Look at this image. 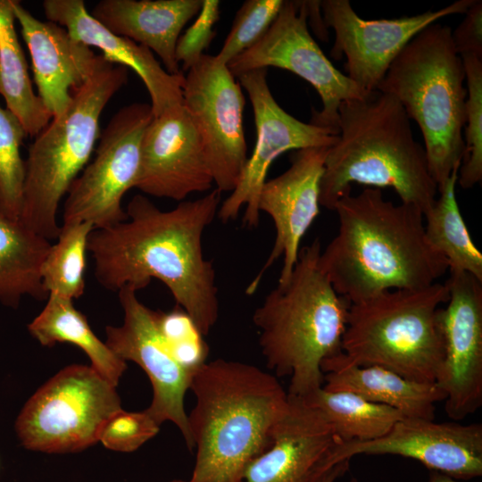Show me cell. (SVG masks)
I'll list each match as a JSON object with an SVG mask.
<instances>
[{
  "mask_svg": "<svg viewBox=\"0 0 482 482\" xmlns=\"http://www.w3.org/2000/svg\"><path fill=\"white\" fill-rule=\"evenodd\" d=\"M220 196L215 188L163 211L148 197L134 195L127 220L89 236L87 252L98 283L112 292L125 286L138 291L156 278L199 332L208 335L219 317V299L215 270L204 254L202 239Z\"/></svg>",
  "mask_w": 482,
  "mask_h": 482,
  "instance_id": "1",
  "label": "cell"
},
{
  "mask_svg": "<svg viewBox=\"0 0 482 482\" xmlns=\"http://www.w3.org/2000/svg\"><path fill=\"white\" fill-rule=\"evenodd\" d=\"M337 234L320 254L336 292L350 303L382 292L428 287L445 274V258L428 242L424 215L367 187L334 205Z\"/></svg>",
  "mask_w": 482,
  "mask_h": 482,
  "instance_id": "2",
  "label": "cell"
},
{
  "mask_svg": "<svg viewBox=\"0 0 482 482\" xmlns=\"http://www.w3.org/2000/svg\"><path fill=\"white\" fill-rule=\"evenodd\" d=\"M187 414L196 450L187 482H244L248 466L271 445L289 397L277 377L252 364L216 359L192 375Z\"/></svg>",
  "mask_w": 482,
  "mask_h": 482,
  "instance_id": "3",
  "label": "cell"
},
{
  "mask_svg": "<svg viewBox=\"0 0 482 482\" xmlns=\"http://www.w3.org/2000/svg\"><path fill=\"white\" fill-rule=\"evenodd\" d=\"M338 138L329 147L320 184V205L332 210L352 185L393 188L401 203L423 215L438 188L410 118L391 95L375 90L341 103Z\"/></svg>",
  "mask_w": 482,
  "mask_h": 482,
  "instance_id": "4",
  "label": "cell"
},
{
  "mask_svg": "<svg viewBox=\"0 0 482 482\" xmlns=\"http://www.w3.org/2000/svg\"><path fill=\"white\" fill-rule=\"evenodd\" d=\"M320 252L319 239L301 248L289 278L253 314L267 367L289 377L287 394L298 399L323 386L322 362L341 352L350 306L321 270Z\"/></svg>",
  "mask_w": 482,
  "mask_h": 482,
  "instance_id": "5",
  "label": "cell"
},
{
  "mask_svg": "<svg viewBox=\"0 0 482 482\" xmlns=\"http://www.w3.org/2000/svg\"><path fill=\"white\" fill-rule=\"evenodd\" d=\"M464 81L452 29L433 22L407 43L377 89L393 96L418 124L437 188L460 169L464 155Z\"/></svg>",
  "mask_w": 482,
  "mask_h": 482,
  "instance_id": "6",
  "label": "cell"
},
{
  "mask_svg": "<svg viewBox=\"0 0 482 482\" xmlns=\"http://www.w3.org/2000/svg\"><path fill=\"white\" fill-rule=\"evenodd\" d=\"M449 299L445 283L395 289L350 303L341 352L331 365H378L407 378L436 383L444 354L438 309Z\"/></svg>",
  "mask_w": 482,
  "mask_h": 482,
  "instance_id": "7",
  "label": "cell"
},
{
  "mask_svg": "<svg viewBox=\"0 0 482 482\" xmlns=\"http://www.w3.org/2000/svg\"><path fill=\"white\" fill-rule=\"evenodd\" d=\"M128 78V68L98 54L87 80L71 91L65 113L52 119L29 147L21 220L49 241L60 233V203L88 163L99 138L101 114Z\"/></svg>",
  "mask_w": 482,
  "mask_h": 482,
  "instance_id": "8",
  "label": "cell"
},
{
  "mask_svg": "<svg viewBox=\"0 0 482 482\" xmlns=\"http://www.w3.org/2000/svg\"><path fill=\"white\" fill-rule=\"evenodd\" d=\"M120 409L115 386L91 365L71 364L28 400L15 428L29 450L75 453L97 443L102 427Z\"/></svg>",
  "mask_w": 482,
  "mask_h": 482,
  "instance_id": "9",
  "label": "cell"
},
{
  "mask_svg": "<svg viewBox=\"0 0 482 482\" xmlns=\"http://www.w3.org/2000/svg\"><path fill=\"white\" fill-rule=\"evenodd\" d=\"M153 118L145 103L129 104L114 113L100 133L94 159L65 195L62 224L89 222L103 229L127 220L121 200L136 186L142 138Z\"/></svg>",
  "mask_w": 482,
  "mask_h": 482,
  "instance_id": "10",
  "label": "cell"
},
{
  "mask_svg": "<svg viewBox=\"0 0 482 482\" xmlns=\"http://www.w3.org/2000/svg\"><path fill=\"white\" fill-rule=\"evenodd\" d=\"M307 20L305 1H284L264 37L227 67L235 78L269 67L284 69L301 77L316 89L322 103L320 111H312L311 123L339 134L341 103L362 98L369 93L362 90L327 58L310 34Z\"/></svg>",
  "mask_w": 482,
  "mask_h": 482,
  "instance_id": "11",
  "label": "cell"
},
{
  "mask_svg": "<svg viewBox=\"0 0 482 482\" xmlns=\"http://www.w3.org/2000/svg\"><path fill=\"white\" fill-rule=\"evenodd\" d=\"M183 105L201 137L213 184L231 193L246 164L242 87L227 65L204 54L184 75Z\"/></svg>",
  "mask_w": 482,
  "mask_h": 482,
  "instance_id": "12",
  "label": "cell"
},
{
  "mask_svg": "<svg viewBox=\"0 0 482 482\" xmlns=\"http://www.w3.org/2000/svg\"><path fill=\"white\" fill-rule=\"evenodd\" d=\"M266 75L267 69H258L237 77L253 106L256 142L238 184L219 207L217 215L223 223L236 220L245 207L244 225L256 228L259 195L272 162L287 151L332 146L338 138L331 129L304 123L282 109L271 94Z\"/></svg>",
  "mask_w": 482,
  "mask_h": 482,
  "instance_id": "13",
  "label": "cell"
},
{
  "mask_svg": "<svg viewBox=\"0 0 482 482\" xmlns=\"http://www.w3.org/2000/svg\"><path fill=\"white\" fill-rule=\"evenodd\" d=\"M473 0H458L437 11L395 19L365 20L348 0L320 1L326 28L335 31L330 55L345 56L346 76L362 90L378 89L389 66L407 43L437 20L465 13Z\"/></svg>",
  "mask_w": 482,
  "mask_h": 482,
  "instance_id": "14",
  "label": "cell"
},
{
  "mask_svg": "<svg viewBox=\"0 0 482 482\" xmlns=\"http://www.w3.org/2000/svg\"><path fill=\"white\" fill-rule=\"evenodd\" d=\"M137 292L129 286L118 291L123 322L106 327L105 344L117 357L134 362L146 373L153 387L146 412L160 426L164 421L175 424L193 450L184 403L192 374L174 358L158 328L156 312L145 306Z\"/></svg>",
  "mask_w": 482,
  "mask_h": 482,
  "instance_id": "15",
  "label": "cell"
},
{
  "mask_svg": "<svg viewBox=\"0 0 482 482\" xmlns=\"http://www.w3.org/2000/svg\"><path fill=\"white\" fill-rule=\"evenodd\" d=\"M449 299L438 309L444 354L436 384L445 394V411L461 420L482 405V282L450 270Z\"/></svg>",
  "mask_w": 482,
  "mask_h": 482,
  "instance_id": "16",
  "label": "cell"
},
{
  "mask_svg": "<svg viewBox=\"0 0 482 482\" xmlns=\"http://www.w3.org/2000/svg\"><path fill=\"white\" fill-rule=\"evenodd\" d=\"M360 454L411 458L429 470L470 480L482 476V424L404 417L380 438L339 443L332 461L337 464Z\"/></svg>",
  "mask_w": 482,
  "mask_h": 482,
  "instance_id": "17",
  "label": "cell"
},
{
  "mask_svg": "<svg viewBox=\"0 0 482 482\" xmlns=\"http://www.w3.org/2000/svg\"><path fill=\"white\" fill-rule=\"evenodd\" d=\"M212 185L201 137L183 103L154 117L142 138L135 187L152 196L183 201Z\"/></svg>",
  "mask_w": 482,
  "mask_h": 482,
  "instance_id": "18",
  "label": "cell"
},
{
  "mask_svg": "<svg viewBox=\"0 0 482 482\" xmlns=\"http://www.w3.org/2000/svg\"><path fill=\"white\" fill-rule=\"evenodd\" d=\"M329 147L296 150L291 156L290 167L263 184L259 211L272 219L275 239L264 265L246 287V294L257 290L264 273L280 257L283 265L278 282H285L292 273L301 240L320 213V184Z\"/></svg>",
  "mask_w": 482,
  "mask_h": 482,
  "instance_id": "19",
  "label": "cell"
},
{
  "mask_svg": "<svg viewBox=\"0 0 482 482\" xmlns=\"http://www.w3.org/2000/svg\"><path fill=\"white\" fill-rule=\"evenodd\" d=\"M289 404L270 446L246 469L244 482H322L341 443L323 414L303 400Z\"/></svg>",
  "mask_w": 482,
  "mask_h": 482,
  "instance_id": "20",
  "label": "cell"
},
{
  "mask_svg": "<svg viewBox=\"0 0 482 482\" xmlns=\"http://www.w3.org/2000/svg\"><path fill=\"white\" fill-rule=\"evenodd\" d=\"M12 6L31 58L37 96L57 119L71 105V91L88 78L98 54L58 23L36 18L20 1L12 0Z\"/></svg>",
  "mask_w": 482,
  "mask_h": 482,
  "instance_id": "21",
  "label": "cell"
},
{
  "mask_svg": "<svg viewBox=\"0 0 482 482\" xmlns=\"http://www.w3.org/2000/svg\"><path fill=\"white\" fill-rule=\"evenodd\" d=\"M42 5L46 19L74 39L97 47L108 62L132 69L150 96L154 117L183 103L184 74H170L150 49L111 32L88 12L83 0H45Z\"/></svg>",
  "mask_w": 482,
  "mask_h": 482,
  "instance_id": "22",
  "label": "cell"
},
{
  "mask_svg": "<svg viewBox=\"0 0 482 482\" xmlns=\"http://www.w3.org/2000/svg\"><path fill=\"white\" fill-rule=\"evenodd\" d=\"M203 0H102L90 14L107 29L155 53L171 75L183 72L176 60V45L185 25Z\"/></svg>",
  "mask_w": 482,
  "mask_h": 482,
  "instance_id": "23",
  "label": "cell"
},
{
  "mask_svg": "<svg viewBox=\"0 0 482 482\" xmlns=\"http://www.w3.org/2000/svg\"><path fill=\"white\" fill-rule=\"evenodd\" d=\"M323 388L351 391L372 403L400 411L405 418L435 420L436 403L445 394L436 383L407 378L378 365H331L322 368Z\"/></svg>",
  "mask_w": 482,
  "mask_h": 482,
  "instance_id": "24",
  "label": "cell"
},
{
  "mask_svg": "<svg viewBox=\"0 0 482 482\" xmlns=\"http://www.w3.org/2000/svg\"><path fill=\"white\" fill-rule=\"evenodd\" d=\"M51 241L0 212V303L17 308L24 296L46 300L41 268Z\"/></svg>",
  "mask_w": 482,
  "mask_h": 482,
  "instance_id": "25",
  "label": "cell"
},
{
  "mask_svg": "<svg viewBox=\"0 0 482 482\" xmlns=\"http://www.w3.org/2000/svg\"><path fill=\"white\" fill-rule=\"evenodd\" d=\"M30 335L44 346L70 343L83 350L91 366L117 386L127 369L126 362L117 357L93 332L86 316L73 301L48 295L40 313L28 325Z\"/></svg>",
  "mask_w": 482,
  "mask_h": 482,
  "instance_id": "26",
  "label": "cell"
},
{
  "mask_svg": "<svg viewBox=\"0 0 482 482\" xmlns=\"http://www.w3.org/2000/svg\"><path fill=\"white\" fill-rule=\"evenodd\" d=\"M15 21L12 0H0V95L27 136L35 137L53 117L33 90Z\"/></svg>",
  "mask_w": 482,
  "mask_h": 482,
  "instance_id": "27",
  "label": "cell"
},
{
  "mask_svg": "<svg viewBox=\"0 0 482 482\" xmlns=\"http://www.w3.org/2000/svg\"><path fill=\"white\" fill-rule=\"evenodd\" d=\"M459 169L438 187L439 195L424 214L429 245L448 262V270L465 271L482 282V253L475 245L456 199Z\"/></svg>",
  "mask_w": 482,
  "mask_h": 482,
  "instance_id": "28",
  "label": "cell"
},
{
  "mask_svg": "<svg viewBox=\"0 0 482 482\" xmlns=\"http://www.w3.org/2000/svg\"><path fill=\"white\" fill-rule=\"evenodd\" d=\"M302 400L323 414L341 443L380 438L404 418L395 409L372 403L351 391L320 387Z\"/></svg>",
  "mask_w": 482,
  "mask_h": 482,
  "instance_id": "29",
  "label": "cell"
},
{
  "mask_svg": "<svg viewBox=\"0 0 482 482\" xmlns=\"http://www.w3.org/2000/svg\"><path fill=\"white\" fill-rule=\"evenodd\" d=\"M94 227L89 222L62 224L58 237L41 268L43 287L47 295L71 300L85 291V270L88 238Z\"/></svg>",
  "mask_w": 482,
  "mask_h": 482,
  "instance_id": "30",
  "label": "cell"
},
{
  "mask_svg": "<svg viewBox=\"0 0 482 482\" xmlns=\"http://www.w3.org/2000/svg\"><path fill=\"white\" fill-rule=\"evenodd\" d=\"M460 56L465 72L467 97L463 134L465 151L457 183L468 189L482 180V58L470 54Z\"/></svg>",
  "mask_w": 482,
  "mask_h": 482,
  "instance_id": "31",
  "label": "cell"
},
{
  "mask_svg": "<svg viewBox=\"0 0 482 482\" xmlns=\"http://www.w3.org/2000/svg\"><path fill=\"white\" fill-rule=\"evenodd\" d=\"M27 136L17 117L0 105V212L21 220L25 161L21 154Z\"/></svg>",
  "mask_w": 482,
  "mask_h": 482,
  "instance_id": "32",
  "label": "cell"
},
{
  "mask_svg": "<svg viewBox=\"0 0 482 482\" xmlns=\"http://www.w3.org/2000/svg\"><path fill=\"white\" fill-rule=\"evenodd\" d=\"M283 0H246L235 15L231 29L215 59L228 65L257 44L276 20Z\"/></svg>",
  "mask_w": 482,
  "mask_h": 482,
  "instance_id": "33",
  "label": "cell"
},
{
  "mask_svg": "<svg viewBox=\"0 0 482 482\" xmlns=\"http://www.w3.org/2000/svg\"><path fill=\"white\" fill-rule=\"evenodd\" d=\"M158 328L177 362L192 375L206 362L208 347L203 335L189 317L179 309L156 312Z\"/></svg>",
  "mask_w": 482,
  "mask_h": 482,
  "instance_id": "34",
  "label": "cell"
},
{
  "mask_svg": "<svg viewBox=\"0 0 482 482\" xmlns=\"http://www.w3.org/2000/svg\"><path fill=\"white\" fill-rule=\"evenodd\" d=\"M160 425L146 412L115 411L104 424L98 436L106 448L122 453L137 450L154 437Z\"/></svg>",
  "mask_w": 482,
  "mask_h": 482,
  "instance_id": "35",
  "label": "cell"
},
{
  "mask_svg": "<svg viewBox=\"0 0 482 482\" xmlns=\"http://www.w3.org/2000/svg\"><path fill=\"white\" fill-rule=\"evenodd\" d=\"M220 6L218 0H203L195 21L179 36L175 54L183 71L187 72L199 62L213 40L216 35L213 27L220 19Z\"/></svg>",
  "mask_w": 482,
  "mask_h": 482,
  "instance_id": "36",
  "label": "cell"
},
{
  "mask_svg": "<svg viewBox=\"0 0 482 482\" xmlns=\"http://www.w3.org/2000/svg\"><path fill=\"white\" fill-rule=\"evenodd\" d=\"M464 14L452 30L453 47L459 55L470 54L482 58V1L473 0Z\"/></svg>",
  "mask_w": 482,
  "mask_h": 482,
  "instance_id": "37",
  "label": "cell"
},
{
  "mask_svg": "<svg viewBox=\"0 0 482 482\" xmlns=\"http://www.w3.org/2000/svg\"><path fill=\"white\" fill-rule=\"evenodd\" d=\"M307 7L308 19H310L313 29H315L317 35L325 39L327 36L326 26L323 21L321 10H320V1H305Z\"/></svg>",
  "mask_w": 482,
  "mask_h": 482,
  "instance_id": "38",
  "label": "cell"
},
{
  "mask_svg": "<svg viewBox=\"0 0 482 482\" xmlns=\"http://www.w3.org/2000/svg\"><path fill=\"white\" fill-rule=\"evenodd\" d=\"M349 469V460H345L336 464L327 474L322 482H335L339 477L343 476ZM351 482H358L354 478Z\"/></svg>",
  "mask_w": 482,
  "mask_h": 482,
  "instance_id": "39",
  "label": "cell"
},
{
  "mask_svg": "<svg viewBox=\"0 0 482 482\" xmlns=\"http://www.w3.org/2000/svg\"><path fill=\"white\" fill-rule=\"evenodd\" d=\"M428 482H465V481L457 480L445 474H443L435 470H429Z\"/></svg>",
  "mask_w": 482,
  "mask_h": 482,
  "instance_id": "40",
  "label": "cell"
},
{
  "mask_svg": "<svg viewBox=\"0 0 482 482\" xmlns=\"http://www.w3.org/2000/svg\"><path fill=\"white\" fill-rule=\"evenodd\" d=\"M170 482H187V481H183V480H179V479H175V480H172Z\"/></svg>",
  "mask_w": 482,
  "mask_h": 482,
  "instance_id": "41",
  "label": "cell"
}]
</instances>
